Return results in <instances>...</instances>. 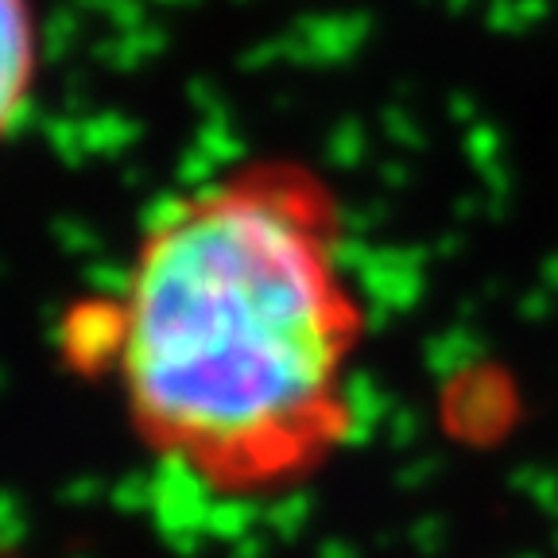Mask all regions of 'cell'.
<instances>
[{
    "label": "cell",
    "mask_w": 558,
    "mask_h": 558,
    "mask_svg": "<svg viewBox=\"0 0 558 558\" xmlns=\"http://www.w3.org/2000/svg\"><path fill=\"white\" fill-rule=\"evenodd\" d=\"M365 338L345 206L291 156L167 198L121 288L62 323L70 368L113 384L136 442L226 500L283 497L333 465L357 430Z\"/></svg>",
    "instance_id": "cell-1"
},
{
    "label": "cell",
    "mask_w": 558,
    "mask_h": 558,
    "mask_svg": "<svg viewBox=\"0 0 558 558\" xmlns=\"http://www.w3.org/2000/svg\"><path fill=\"white\" fill-rule=\"evenodd\" d=\"M44 70V32L35 0H0V148L32 113Z\"/></svg>",
    "instance_id": "cell-2"
},
{
    "label": "cell",
    "mask_w": 558,
    "mask_h": 558,
    "mask_svg": "<svg viewBox=\"0 0 558 558\" xmlns=\"http://www.w3.org/2000/svg\"><path fill=\"white\" fill-rule=\"evenodd\" d=\"M0 558H12V555H0Z\"/></svg>",
    "instance_id": "cell-3"
}]
</instances>
